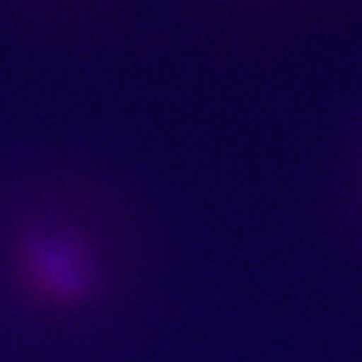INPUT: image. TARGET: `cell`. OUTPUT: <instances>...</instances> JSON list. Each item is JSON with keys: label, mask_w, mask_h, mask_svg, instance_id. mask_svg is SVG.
<instances>
[{"label": "cell", "mask_w": 362, "mask_h": 362, "mask_svg": "<svg viewBox=\"0 0 362 362\" xmlns=\"http://www.w3.org/2000/svg\"><path fill=\"white\" fill-rule=\"evenodd\" d=\"M30 270L40 286L61 298H75L87 290V272L77 250L51 238L35 240L28 246Z\"/></svg>", "instance_id": "1"}]
</instances>
